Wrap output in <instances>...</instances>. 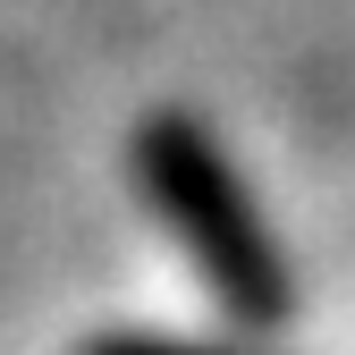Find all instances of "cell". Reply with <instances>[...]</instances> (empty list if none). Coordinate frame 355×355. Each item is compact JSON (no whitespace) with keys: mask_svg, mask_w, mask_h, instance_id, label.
<instances>
[{"mask_svg":"<svg viewBox=\"0 0 355 355\" xmlns=\"http://www.w3.org/2000/svg\"><path fill=\"white\" fill-rule=\"evenodd\" d=\"M136 169H144L153 211L178 229V245L203 262L211 296L229 304L245 330H279L288 322V271H279L271 237H262V211L237 187L229 153H220L187 110H161L136 136Z\"/></svg>","mask_w":355,"mask_h":355,"instance_id":"1","label":"cell"},{"mask_svg":"<svg viewBox=\"0 0 355 355\" xmlns=\"http://www.w3.org/2000/svg\"><path fill=\"white\" fill-rule=\"evenodd\" d=\"M85 355H211V347H187V338H94Z\"/></svg>","mask_w":355,"mask_h":355,"instance_id":"2","label":"cell"}]
</instances>
